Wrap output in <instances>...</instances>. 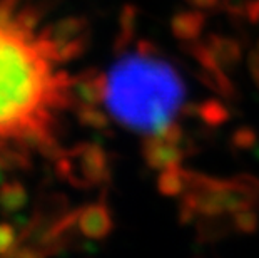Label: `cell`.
Wrapping results in <instances>:
<instances>
[{"mask_svg":"<svg viewBox=\"0 0 259 258\" xmlns=\"http://www.w3.org/2000/svg\"><path fill=\"white\" fill-rule=\"evenodd\" d=\"M80 92L101 104L119 126L151 141L157 164L169 163L176 155L186 84L172 64L154 49L141 46L120 54L106 72L80 84Z\"/></svg>","mask_w":259,"mask_h":258,"instance_id":"cell-1","label":"cell"},{"mask_svg":"<svg viewBox=\"0 0 259 258\" xmlns=\"http://www.w3.org/2000/svg\"><path fill=\"white\" fill-rule=\"evenodd\" d=\"M34 30L15 15L0 24V139L47 150L54 113L69 101V82L54 69L65 59L62 47L49 32Z\"/></svg>","mask_w":259,"mask_h":258,"instance_id":"cell-2","label":"cell"},{"mask_svg":"<svg viewBox=\"0 0 259 258\" xmlns=\"http://www.w3.org/2000/svg\"><path fill=\"white\" fill-rule=\"evenodd\" d=\"M25 203V191L19 183H4L0 186V208L5 213L20 210Z\"/></svg>","mask_w":259,"mask_h":258,"instance_id":"cell-3","label":"cell"},{"mask_svg":"<svg viewBox=\"0 0 259 258\" xmlns=\"http://www.w3.org/2000/svg\"><path fill=\"white\" fill-rule=\"evenodd\" d=\"M15 245H17L15 230L7 223H0V255L14 253Z\"/></svg>","mask_w":259,"mask_h":258,"instance_id":"cell-4","label":"cell"},{"mask_svg":"<svg viewBox=\"0 0 259 258\" xmlns=\"http://www.w3.org/2000/svg\"><path fill=\"white\" fill-rule=\"evenodd\" d=\"M254 72H256L257 79H259V49H257V52H256V57H254Z\"/></svg>","mask_w":259,"mask_h":258,"instance_id":"cell-5","label":"cell"},{"mask_svg":"<svg viewBox=\"0 0 259 258\" xmlns=\"http://www.w3.org/2000/svg\"><path fill=\"white\" fill-rule=\"evenodd\" d=\"M12 2H15V4H17V2H19V0H12Z\"/></svg>","mask_w":259,"mask_h":258,"instance_id":"cell-6","label":"cell"}]
</instances>
